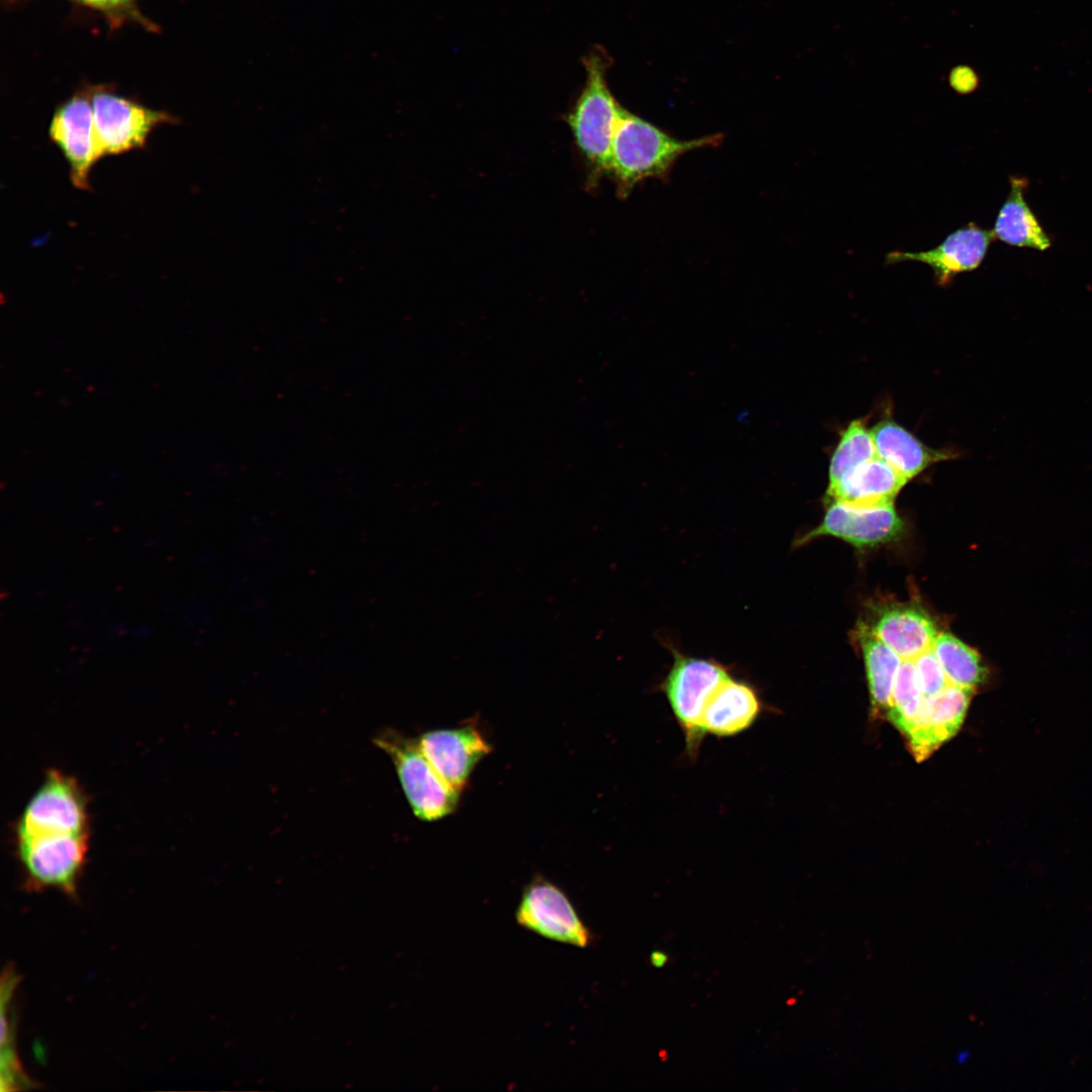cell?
Masks as SVG:
<instances>
[{
  "mask_svg": "<svg viewBox=\"0 0 1092 1092\" xmlns=\"http://www.w3.org/2000/svg\"><path fill=\"white\" fill-rule=\"evenodd\" d=\"M721 140L720 133L680 140L623 108L613 135L608 177L624 199L645 180L668 178L682 155L718 146Z\"/></svg>",
  "mask_w": 1092,
  "mask_h": 1092,
  "instance_id": "cell-1",
  "label": "cell"
},
{
  "mask_svg": "<svg viewBox=\"0 0 1092 1092\" xmlns=\"http://www.w3.org/2000/svg\"><path fill=\"white\" fill-rule=\"evenodd\" d=\"M584 85L566 114V123L584 164L587 185L596 187L608 176L611 147L622 107L607 82L610 57L593 49L583 57Z\"/></svg>",
  "mask_w": 1092,
  "mask_h": 1092,
  "instance_id": "cell-2",
  "label": "cell"
},
{
  "mask_svg": "<svg viewBox=\"0 0 1092 1092\" xmlns=\"http://www.w3.org/2000/svg\"><path fill=\"white\" fill-rule=\"evenodd\" d=\"M672 665L658 686L685 737L691 759L699 753L705 734L702 717L705 707L716 690L732 673L727 665L714 658H699L669 646Z\"/></svg>",
  "mask_w": 1092,
  "mask_h": 1092,
  "instance_id": "cell-3",
  "label": "cell"
},
{
  "mask_svg": "<svg viewBox=\"0 0 1092 1092\" xmlns=\"http://www.w3.org/2000/svg\"><path fill=\"white\" fill-rule=\"evenodd\" d=\"M374 741L393 761L405 798L419 819L436 821L455 812L461 793L440 777L417 739L386 730Z\"/></svg>",
  "mask_w": 1092,
  "mask_h": 1092,
  "instance_id": "cell-4",
  "label": "cell"
},
{
  "mask_svg": "<svg viewBox=\"0 0 1092 1092\" xmlns=\"http://www.w3.org/2000/svg\"><path fill=\"white\" fill-rule=\"evenodd\" d=\"M88 833L39 835L17 840V855L28 890L57 889L76 897L86 862Z\"/></svg>",
  "mask_w": 1092,
  "mask_h": 1092,
  "instance_id": "cell-5",
  "label": "cell"
},
{
  "mask_svg": "<svg viewBox=\"0 0 1092 1092\" xmlns=\"http://www.w3.org/2000/svg\"><path fill=\"white\" fill-rule=\"evenodd\" d=\"M17 840L39 835L88 833L86 799L76 781L50 770L17 823Z\"/></svg>",
  "mask_w": 1092,
  "mask_h": 1092,
  "instance_id": "cell-6",
  "label": "cell"
},
{
  "mask_svg": "<svg viewBox=\"0 0 1092 1092\" xmlns=\"http://www.w3.org/2000/svg\"><path fill=\"white\" fill-rule=\"evenodd\" d=\"M515 916L523 928L556 942L586 947L594 938L566 893L541 876L524 888Z\"/></svg>",
  "mask_w": 1092,
  "mask_h": 1092,
  "instance_id": "cell-7",
  "label": "cell"
},
{
  "mask_svg": "<svg viewBox=\"0 0 1092 1092\" xmlns=\"http://www.w3.org/2000/svg\"><path fill=\"white\" fill-rule=\"evenodd\" d=\"M92 108L101 158L144 149L155 127L177 122V118L167 112L147 108L105 91L92 95Z\"/></svg>",
  "mask_w": 1092,
  "mask_h": 1092,
  "instance_id": "cell-8",
  "label": "cell"
},
{
  "mask_svg": "<svg viewBox=\"0 0 1092 1092\" xmlns=\"http://www.w3.org/2000/svg\"><path fill=\"white\" fill-rule=\"evenodd\" d=\"M904 527L893 504L860 507L830 502L821 523L795 540L794 546H803L822 536H832L857 548L872 547L897 539Z\"/></svg>",
  "mask_w": 1092,
  "mask_h": 1092,
  "instance_id": "cell-9",
  "label": "cell"
},
{
  "mask_svg": "<svg viewBox=\"0 0 1092 1092\" xmlns=\"http://www.w3.org/2000/svg\"><path fill=\"white\" fill-rule=\"evenodd\" d=\"M49 138L68 162L73 186L90 190L91 169L101 159L92 102L78 95L60 105L51 119Z\"/></svg>",
  "mask_w": 1092,
  "mask_h": 1092,
  "instance_id": "cell-10",
  "label": "cell"
},
{
  "mask_svg": "<svg viewBox=\"0 0 1092 1092\" xmlns=\"http://www.w3.org/2000/svg\"><path fill=\"white\" fill-rule=\"evenodd\" d=\"M417 740L440 777L460 793L476 765L492 750L481 730L469 723L430 730Z\"/></svg>",
  "mask_w": 1092,
  "mask_h": 1092,
  "instance_id": "cell-11",
  "label": "cell"
},
{
  "mask_svg": "<svg viewBox=\"0 0 1092 1092\" xmlns=\"http://www.w3.org/2000/svg\"><path fill=\"white\" fill-rule=\"evenodd\" d=\"M974 691L949 684L939 693L924 698L914 725L905 735L916 760H924L956 735Z\"/></svg>",
  "mask_w": 1092,
  "mask_h": 1092,
  "instance_id": "cell-12",
  "label": "cell"
},
{
  "mask_svg": "<svg viewBox=\"0 0 1092 1092\" xmlns=\"http://www.w3.org/2000/svg\"><path fill=\"white\" fill-rule=\"evenodd\" d=\"M994 239L993 231L982 229L971 222L951 233L934 249L914 253L890 252L886 256V264L903 261L925 263L933 270L938 284L943 285L959 273L977 269Z\"/></svg>",
  "mask_w": 1092,
  "mask_h": 1092,
  "instance_id": "cell-13",
  "label": "cell"
},
{
  "mask_svg": "<svg viewBox=\"0 0 1092 1092\" xmlns=\"http://www.w3.org/2000/svg\"><path fill=\"white\" fill-rule=\"evenodd\" d=\"M866 627L902 659L909 660L931 649L939 634L931 616L914 604L884 605Z\"/></svg>",
  "mask_w": 1092,
  "mask_h": 1092,
  "instance_id": "cell-14",
  "label": "cell"
},
{
  "mask_svg": "<svg viewBox=\"0 0 1092 1092\" xmlns=\"http://www.w3.org/2000/svg\"><path fill=\"white\" fill-rule=\"evenodd\" d=\"M763 707L756 688L731 675L708 701L702 717L703 732L718 738L736 736L758 720Z\"/></svg>",
  "mask_w": 1092,
  "mask_h": 1092,
  "instance_id": "cell-15",
  "label": "cell"
},
{
  "mask_svg": "<svg viewBox=\"0 0 1092 1092\" xmlns=\"http://www.w3.org/2000/svg\"><path fill=\"white\" fill-rule=\"evenodd\" d=\"M908 482L878 456L848 472L832 487L827 488L828 502L872 507L892 505L901 488Z\"/></svg>",
  "mask_w": 1092,
  "mask_h": 1092,
  "instance_id": "cell-16",
  "label": "cell"
},
{
  "mask_svg": "<svg viewBox=\"0 0 1092 1092\" xmlns=\"http://www.w3.org/2000/svg\"><path fill=\"white\" fill-rule=\"evenodd\" d=\"M870 432L877 456L908 480L929 465L948 458L947 453L923 445L892 419L879 422Z\"/></svg>",
  "mask_w": 1092,
  "mask_h": 1092,
  "instance_id": "cell-17",
  "label": "cell"
},
{
  "mask_svg": "<svg viewBox=\"0 0 1092 1092\" xmlns=\"http://www.w3.org/2000/svg\"><path fill=\"white\" fill-rule=\"evenodd\" d=\"M1024 178H1010V192L997 215L993 234L995 239L1010 246L1044 251L1051 240L1024 199Z\"/></svg>",
  "mask_w": 1092,
  "mask_h": 1092,
  "instance_id": "cell-18",
  "label": "cell"
},
{
  "mask_svg": "<svg viewBox=\"0 0 1092 1092\" xmlns=\"http://www.w3.org/2000/svg\"><path fill=\"white\" fill-rule=\"evenodd\" d=\"M858 640L864 659L872 706L876 713L887 714L902 658L866 626L859 627Z\"/></svg>",
  "mask_w": 1092,
  "mask_h": 1092,
  "instance_id": "cell-19",
  "label": "cell"
},
{
  "mask_svg": "<svg viewBox=\"0 0 1092 1092\" xmlns=\"http://www.w3.org/2000/svg\"><path fill=\"white\" fill-rule=\"evenodd\" d=\"M932 649L948 684L975 690L987 680L988 669L980 654L951 633H939Z\"/></svg>",
  "mask_w": 1092,
  "mask_h": 1092,
  "instance_id": "cell-20",
  "label": "cell"
},
{
  "mask_svg": "<svg viewBox=\"0 0 1092 1092\" xmlns=\"http://www.w3.org/2000/svg\"><path fill=\"white\" fill-rule=\"evenodd\" d=\"M18 978L8 968L1 979V1091H14L31 1087L16 1055L14 1026L10 1018V1005Z\"/></svg>",
  "mask_w": 1092,
  "mask_h": 1092,
  "instance_id": "cell-21",
  "label": "cell"
},
{
  "mask_svg": "<svg viewBox=\"0 0 1092 1092\" xmlns=\"http://www.w3.org/2000/svg\"><path fill=\"white\" fill-rule=\"evenodd\" d=\"M924 696L917 677L913 660L902 659L895 677L892 699L887 717L904 735L914 725Z\"/></svg>",
  "mask_w": 1092,
  "mask_h": 1092,
  "instance_id": "cell-22",
  "label": "cell"
},
{
  "mask_svg": "<svg viewBox=\"0 0 1092 1092\" xmlns=\"http://www.w3.org/2000/svg\"><path fill=\"white\" fill-rule=\"evenodd\" d=\"M876 449L871 432L860 421H853L843 431L829 466L828 488L855 466L876 457Z\"/></svg>",
  "mask_w": 1092,
  "mask_h": 1092,
  "instance_id": "cell-23",
  "label": "cell"
},
{
  "mask_svg": "<svg viewBox=\"0 0 1092 1092\" xmlns=\"http://www.w3.org/2000/svg\"><path fill=\"white\" fill-rule=\"evenodd\" d=\"M913 661L924 698L939 693L949 685L932 648L921 653Z\"/></svg>",
  "mask_w": 1092,
  "mask_h": 1092,
  "instance_id": "cell-24",
  "label": "cell"
},
{
  "mask_svg": "<svg viewBox=\"0 0 1092 1092\" xmlns=\"http://www.w3.org/2000/svg\"><path fill=\"white\" fill-rule=\"evenodd\" d=\"M650 964L655 968L664 967L669 961V956L661 950H653L649 957Z\"/></svg>",
  "mask_w": 1092,
  "mask_h": 1092,
  "instance_id": "cell-25",
  "label": "cell"
},
{
  "mask_svg": "<svg viewBox=\"0 0 1092 1092\" xmlns=\"http://www.w3.org/2000/svg\"><path fill=\"white\" fill-rule=\"evenodd\" d=\"M83 1L87 2L88 4L97 6V7H111V6L120 4L124 0H83Z\"/></svg>",
  "mask_w": 1092,
  "mask_h": 1092,
  "instance_id": "cell-26",
  "label": "cell"
}]
</instances>
